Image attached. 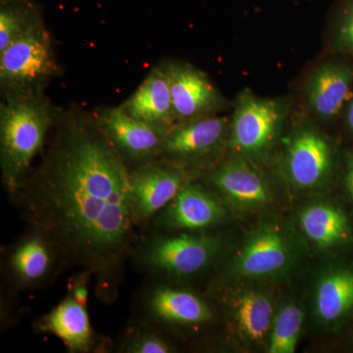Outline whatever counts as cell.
I'll list each match as a JSON object with an SVG mask.
<instances>
[{"instance_id":"obj_1","label":"cell","mask_w":353,"mask_h":353,"mask_svg":"<svg viewBox=\"0 0 353 353\" xmlns=\"http://www.w3.org/2000/svg\"><path fill=\"white\" fill-rule=\"evenodd\" d=\"M130 172L94 123H70L10 199L27 228L53 243L65 268L94 274L104 303L117 299L141 234L130 208Z\"/></svg>"},{"instance_id":"obj_2","label":"cell","mask_w":353,"mask_h":353,"mask_svg":"<svg viewBox=\"0 0 353 353\" xmlns=\"http://www.w3.org/2000/svg\"><path fill=\"white\" fill-rule=\"evenodd\" d=\"M55 120L57 114L41 95L6 97L1 104L0 167L9 199H13L27 180Z\"/></svg>"},{"instance_id":"obj_3","label":"cell","mask_w":353,"mask_h":353,"mask_svg":"<svg viewBox=\"0 0 353 353\" xmlns=\"http://www.w3.org/2000/svg\"><path fill=\"white\" fill-rule=\"evenodd\" d=\"M221 240L205 233L139 234L130 260L148 278L185 279L205 271L220 252Z\"/></svg>"},{"instance_id":"obj_4","label":"cell","mask_w":353,"mask_h":353,"mask_svg":"<svg viewBox=\"0 0 353 353\" xmlns=\"http://www.w3.org/2000/svg\"><path fill=\"white\" fill-rule=\"evenodd\" d=\"M57 73L52 43L41 20L0 52V83L6 97L41 95Z\"/></svg>"},{"instance_id":"obj_5","label":"cell","mask_w":353,"mask_h":353,"mask_svg":"<svg viewBox=\"0 0 353 353\" xmlns=\"http://www.w3.org/2000/svg\"><path fill=\"white\" fill-rule=\"evenodd\" d=\"M136 301V322L163 332L197 329L212 322L214 314L208 301L164 279L148 278Z\"/></svg>"},{"instance_id":"obj_6","label":"cell","mask_w":353,"mask_h":353,"mask_svg":"<svg viewBox=\"0 0 353 353\" xmlns=\"http://www.w3.org/2000/svg\"><path fill=\"white\" fill-rule=\"evenodd\" d=\"M282 99H264L243 90L230 121L229 145L236 154L252 159L268 155L275 145L288 114Z\"/></svg>"},{"instance_id":"obj_7","label":"cell","mask_w":353,"mask_h":353,"mask_svg":"<svg viewBox=\"0 0 353 353\" xmlns=\"http://www.w3.org/2000/svg\"><path fill=\"white\" fill-rule=\"evenodd\" d=\"M64 269L53 243L31 228L2 252V273L13 294L43 289L52 284Z\"/></svg>"},{"instance_id":"obj_8","label":"cell","mask_w":353,"mask_h":353,"mask_svg":"<svg viewBox=\"0 0 353 353\" xmlns=\"http://www.w3.org/2000/svg\"><path fill=\"white\" fill-rule=\"evenodd\" d=\"M188 176L183 169L160 159L131 169L130 208L134 226L141 233L189 182Z\"/></svg>"},{"instance_id":"obj_9","label":"cell","mask_w":353,"mask_h":353,"mask_svg":"<svg viewBox=\"0 0 353 353\" xmlns=\"http://www.w3.org/2000/svg\"><path fill=\"white\" fill-rule=\"evenodd\" d=\"M94 125L130 169L158 159L169 131L137 119L123 105L97 112Z\"/></svg>"},{"instance_id":"obj_10","label":"cell","mask_w":353,"mask_h":353,"mask_svg":"<svg viewBox=\"0 0 353 353\" xmlns=\"http://www.w3.org/2000/svg\"><path fill=\"white\" fill-rule=\"evenodd\" d=\"M229 130L230 120L224 116L176 123L167 132L158 159L183 170L185 166L204 163L220 152Z\"/></svg>"},{"instance_id":"obj_11","label":"cell","mask_w":353,"mask_h":353,"mask_svg":"<svg viewBox=\"0 0 353 353\" xmlns=\"http://www.w3.org/2000/svg\"><path fill=\"white\" fill-rule=\"evenodd\" d=\"M225 215L226 211L218 197L202 183L190 180L152 218L145 231L203 233L219 224Z\"/></svg>"},{"instance_id":"obj_12","label":"cell","mask_w":353,"mask_h":353,"mask_svg":"<svg viewBox=\"0 0 353 353\" xmlns=\"http://www.w3.org/2000/svg\"><path fill=\"white\" fill-rule=\"evenodd\" d=\"M333 163L331 145L310 126L297 128L285 148L283 168L294 187L310 190L326 182Z\"/></svg>"},{"instance_id":"obj_13","label":"cell","mask_w":353,"mask_h":353,"mask_svg":"<svg viewBox=\"0 0 353 353\" xmlns=\"http://www.w3.org/2000/svg\"><path fill=\"white\" fill-rule=\"evenodd\" d=\"M164 67L170 83L176 123L216 115L226 108V101L201 70L183 63Z\"/></svg>"},{"instance_id":"obj_14","label":"cell","mask_w":353,"mask_h":353,"mask_svg":"<svg viewBox=\"0 0 353 353\" xmlns=\"http://www.w3.org/2000/svg\"><path fill=\"white\" fill-rule=\"evenodd\" d=\"M34 328L36 333L57 336L71 353L101 352L108 348L106 339L92 329L87 306L70 294L39 318Z\"/></svg>"},{"instance_id":"obj_15","label":"cell","mask_w":353,"mask_h":353,"mask_svg":"<svg viewBox=\"0 0 353 353\" xmlns=\"http://www.w3.org/2000/svg\"><path fill=\"white\" fill-rule=\"evenodd\" d=\"M290 246L280 230L262 226L250 236L234 260L233 271L246 278L275 275L289 263Z\"/></svg>"},{"instance_id":"obj_16","label":"cell","mask_w":353,"mask_h":353,"mask_svg":"<svg viewBox=\"0 0 353 353\" xmlns=\"http://www.w3.org/2000/svg\"><path fill=\"white\" fill-rule=\"evenodd\" d=\"M209 181L223 199L234 206L259 208L270 201V190L263 178L243 160L220 165L209 174Z\"/></svg>"},{"instance_id":"obj_17","label":"cell","mask_w":353,"mask_h":353,"mask_svg":"<svg viewBox=\"0 0 353 353\" xmlns=\"http://www.w3.org/2000/svg\"><path fill=\"white\" fill-rule=\"evenodd\" d=\"M352 83V67L336 62L323 64L313 72L306 83L309 108L324 119L336 117L350 97Z\"/></svg>"},{"instance_id":"obj_18","label":"cell","mask_w":353,"mask_h":353,"mask_svg":"<svg viewBox=\"0 0 353 353\" xmlns=\"http://www.w3.org/2000/svg\"><path fill=\"white\" fill-rule=\"evenodd\" d=\"M122 105L137 119L152 126L170 130L176 125L170 83L165 67L153 69Z\"/></svg>"},{"instance_id":"obj_19","label":"cell","mask_w":353,"mask_h":353,"mask_svg":"<svg viewBox=\"0 0 353 353\" xmlns=\"http://www.w3.org/2000/svg\"><path fill=\"white\" fill-rule=\"evenodd\" d=\"M274 307L270 297L264 292L248 290L234 303V321L245 340L259 343L270 334Z\"/></svg>"},{"instance_id":"obj_20","label":"cell","mask_w":353,"mask_h":353,"mask_svg":"<svg viewBox=\"0 0 353 353\" xmlns=\"http://www.w3.org/2000/svg\"><path fill=\"white\" fill-rule=\"evenodd\" d=\"M299 221L304 234L320 248H330L347 238L345 215L326 204L308 206L301 212Z\"/></svg>"},{"instance_id":"obj_21","label":"cell","mask_w":353,"mask_h":353,"mask_svg":"<svg viewBox=\"0 0 353 353\" xmlns=\"http://www.w3.org/2000/svg\"><path fill=\"white\" fill-rule=\"evenodd\" d=\"M353 306V272L340 270L323 278L316 292V311L322 320L340 319Z\"/></svg>"},{"instance_id":"obj_22","label":"cell","mask_w":353,"mask_h":353,"mask_svg":"<svg viewBox=\"0 0 353 353\" xmlns=\"http://www.w3.org/2000/svg\"><path fill=\"white\" fill-rule=\"evenodd\" d=\"M36 8L27 0L2 3L0 9V52L39 21Z\"/></svg>"},{"instance_id":"obj_23","label":"cell","mask_w":353,"mask_h":353,"mask_svg":"<svg viewBox=\"0 0 353 353\" xmlns=\"http://www.w3.org/2000/svg\"><path fill=\"white\" fill-rule=\"evenodd\" d=\"M303 310L296 304H288L274 318L268 352L294 353L303 328Z\"/></svg>"},{"instance_id":"obj_24","label":"cell","mask_w":353,"mask_h":353,"mask_svg":"<svg viewBox=\"0 0 353 353\" xmlns=\"http://www.w3.org/2000/svg\"><path fill=\"white\" fill-rule=\"evenodd\" d=\"M118 352L123 353H171L175 347L162 332L136 322L119 343Z\"/></svg>"},{"instance_id":"obj_25","label":"cell","mask_w":353,"mask_h":353,"mask_svg":"<svg viewBox=\"0 0 353 353\" xmlns=\"http://www.w3.org/2000/svg\"><path fill=\"white\" fill-rule=\"evenodd\" d=\"M336 41L341 50L353 53V0L348 2L343 8L339 24Z\"/></svg>"},{"instance_id":"obj_26","label":"cell","mask_w":353,"mask_h":353,"mask_svg":"<svg viewBox=\"0 0 353 353\" xmlns=\"http://www.w3.org/2000/svg\"><path fill=\"white\" fill-rule=\"evenodd\" d=\"M73 278H71L68 285V294L75 299L78 303L87 306L90 285L94 274L87 270H80Z\"/></svg>"},{"instance_id":"obj_27","label":"cell","mask_w":353,"mask_h":353,"mask_svg":"<svg viewBox=\"0 0 353 353\" xmlns=\"http://www.w3.org/2000/svg\"><path fill=\"white\" fill-rule=\"evenodd\" d=\"M347 183L350 194L353 197V157L350 158V161H348Z\"/></svg>"},{"instance_id":"obj_28","label":"cell","mask_w":353,"mask_h":353,"mask_svg":"<svg viewBox=\"0 0 353 353\" xmlns=\"http://www.w3.org/2000/svg\"><path fill=\"white\" fill-rule=\"evenodd\" d=\"M347 124L348 127L353 131V99L347 110Z\"/></svg>"}]
</instances>
